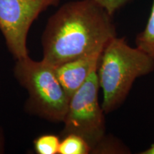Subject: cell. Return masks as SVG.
<instances>
[{"label": "cell", "instance_id": "obj_1", "mask_svg": "<svg viewBox=\"0 0 154 154\" xmlns=\"http://www.w3.org/2000/svg\"><path fill=\"white\" fill-rule=\"evenodd\" d=\"M117 36L112 16L95 0H76L59 7L42 36V59L53 66L103 50Z\"/></svg>", "mask_w": 154, "mask_h": 154}, {"label": "cell", "instance_id": "obj_2", "mask_svg": "<svg viewBox=\"0 0 154 154\" xmlns=\"http://www.w3.org/2000/svg\"><path fill=\"white\" fill-rule=\"evenodd\" d=\"M154 71V60L124 37L116 36L103 48L97 69L101 106L106 114L121 106L128 97L134 82Z\"/></svg>", "mask_w": 154, "mask_h": 154}, {"label": "cell", "instance_id": "obj_3", "mask_svg": "<svg viewBox=\"0 0 154 154\" xmlns=\"http://www.w3.org/2000/svg\"><path fill=\"white\" fill-rule=\"evenodd\" d=\"M14 74L28 93L25 108L29 113L51 123L63 122L70 99L58 79L56 67L28 56L17 59Z\"/></svg>", "mask_w": 154, "mask_h": 154}, {"label": "cell", "instance_id": "obj_4", "mask_svg": "<svg viewBox=\"0 0 154 154\" xmlns=\"http://www.w3.org/2000/svg\"><path fill=\"white\" fill-rule=\"evenodd\" d=\"M98 65L70 98L61 131L63 136L70 134L80 136L89 144L91 150L106 134V113L99 100Z\"/></svg>", "mask_w": 154, "mask_h": 154}, {"label": "cell", "instance_id": "obj_5", "mask_svg": "<svg viewBox=\"0 0 154 154\" xmlns=\"http://www.w3.org/2000/svg\"><path fill=\"white\" fill-rule=\"evenodd\" d=\"M60 0H0V31L15 59L29 56L27 37L34 21Z\"/></svg>", "mask_w": 154, "mask_h": 154}, {"label": "cell", "instance_id": "obj_6", "mask_svg": "<svg viewBox=\"0 0 154 154\" xmlns=\"http://www.w3.org/2000/svg\"><path fill=\"white\" fill-rule=\"evenodd\" d=\"M103 50L82 56L56 67L59 82L70 99L85 83L93 69L99 64Z\"/></svg>", "mask_w": 154, "mask_h": 154}, {"label": "cell", "instance_id": "obj_7", "mask_svg": "<svg viewBox=\"0 0 154 154\" xmlns=\"http://www.w3.org/2000/svg\"><path fill=\"white\" fill-rule=\"evenodd\" d=\"M91 154H130L131 151L122 140L113 134H106L92 149Z\"/></svg>", "mask_w": 154, "mask_h": 154}, {"label": "cell", "instance_id": "obj_8", "mask_svg": "<svg viewBox=\"0 0 154 154\" xmlns=\"http://www.w3.org/2000/svg\"><path fill=\"white\" fill-rule=\"evenodd\" d=\"M136 46L154 60V0L145 27L136 36Z\"/></svg>", "mask_w": 154, "mask_h": 154}, {"label": "cell", "instance_id": "obj_9", "mask_svg": "<svg viewBox=\"0 0 154 154\" xmlns=\"http://www.w3.org/2000/svg\"><path fill=\"white\" fill-rule=\"evenodd\" d=\"M91 148L80 136L70 134L63 136L61 140L58 154H88Z\"/></svg>", "mask_w": 154, "mask_h": 154}, {"label": "cell", "instance_id": "obj_10", "mask_svg": "<svg viewBox=\"0 0 154 154\" xmlns=\"http://www.w3.org/2000/svg\"><path fill=\"white\" fill-rule=\"evenodd\" d=\"M60 138L54 134H44L34 140V149L38 154H58Z\"/></svg>", "mask_w": 154, "mask_h": 154}, {"label": "cell", "instance_id": "obj_11", "mask_svg": "<svg viewBox=\"0 0 154 154\" xmlns=\"http://www.w3.org/2000/svg\"><path fill=\"white\" fill-rule=\"evenodd\" d=\"M130 0H95L109 14L112 15Z\"/></svg>", "mask_w": 154, "mask_h": 154}, {"label": "cell", "instance_id": "obj_12", "mask_svg": "<svg viewBox=\"0 0 154 154\" xmlns=\"http://www.w3.org/2000/svg\"><path fill=\"white\" fill-rule=\"evenodd\" d=\"M138 154H154V143H152L149 148L140 151Z\"/></svg>", "mask_w": 154, "mask_h": 154}, {"label": "cell", "instance_id": "obj_13", "mask_svg": "<svg viewBox=\"0 0 154 154\" xmlns=\"http://www.w3.org/2000/svg\"><path fill=\"white\" fill-rule=\"evenodd\" d=\"M5 152V138L4 135L0 129V154Z\"/></svg>", "mask_w": 154, "mask_h": 154}]
</instances>
